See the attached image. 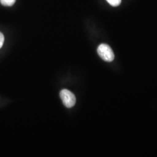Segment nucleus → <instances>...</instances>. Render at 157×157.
Wrapping results in <instances>:
<instances>
[{
    "mask_svg": "<svg viewBox=\"0 0 157 157\" xmlns=\"http://www.w3.org/2000/svg\"><path fill=\"white\" fill-rule=\"evenodd\" d=\"M99 56L106 62H112L114 59V54L111 48L105 44H101L97 48Z\"/></svg>",
    "mask_w": 157,
    "mask_h": 157,
    "instance_id": "nucleus-1",
    "label": "nucleus"
},
{
    "mask_svg": "<svg viewBox=\"0 0 157 157\" xmlns=\"http://www.w3.org/2000/svg\"><path fill=\"white\" fill-rule=\"evenodd\" d=\"M60 97L63 104L67 108H72L76 104V97L71 91L67 89H63L60 92Z\"/></svg>",
    "mask_w": 157,
    "mask_h": 157,
    "instance_id": "nucleus-2",
    "label": "nucleus"
},
{
    "mask_svg": "<svg viewBox=\"0 0 157 157\" xmlns=\"http://www.w3.org/2000/svg\"><path fill=\"white\" fill-rule=\"evenodd\" d=\"M16 0H0V2L2 5L6 6H12L15 2Z\"/></svg>",
    "mask_w": 157,
    "mask_h": 157,
    "instance_id": "nucleus-3",
    "label": "nucleus"
},
{
    "mask_svg": "<svg viewBox=\"0 0 157 157\" xmlns=\"http://www.w3.org/2000/svg\"><path fill=\"white\" fill-rule=\"evenodd\" d=\"M107 1L113 6H117L121 3V0H107Z\"/></svg>",
    "mask_w": 157,
    "mask_h": 157,
    "instance_id": "nucleus-4",
    "label": "nucleus"
},
{
    "mask_svg": "<svg viewBox=\"0 0 157 157\" xmlns=\"http://www.w3.org/2000/svg\"><path fill=\"white\" fill-rule=\"evenodd\" d=\"M4 42V36L3 34L0 32V48L2 47Z\"/></svg>",
    "mask_w": 157,
    "mask_h": 157,
    "instance_id": "nucleus-5",
    "label": "nucleus"
}]
</instances>
